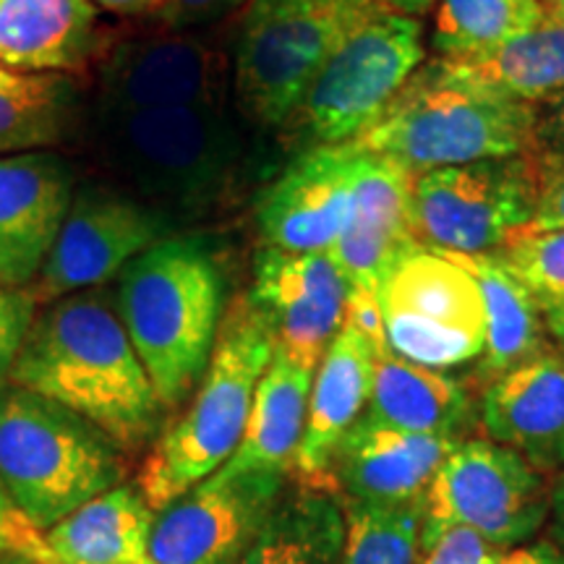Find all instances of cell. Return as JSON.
Segmentation results:
<instances>
[{
	"label": "cell",
	"mask_w": 564,
	"mask_h": 564,
	"mask_svg": "<svg viewBox=\"0 0 564 564\" xmlns=\"http://www.w3.org/2000/svg\"><path fill=\"white\" fill-rule=\"evenodd\" d=\"M9 382L82 415L121 449L144 447L165 411L110 288L45 303Z\"/></svg>",
	"instance_id": "6da1fadb"
},
{
	"label": "cell",
	"mask_w": 564,
	"mask_h": 564,
	"mask_svg": "<svg viewBox=\"0 0 564 564\" xmlns=\"http://www.w3.org/2000/svg\"><path fill=\"white\" fill-rule=\"evenodd\" d=\"M118 316L160 405L175 411L207 371L225 308V278L207 238L171 236L139 253L112 288Z\"/></svg>",
	"instance_id": "7a4b0ae2"
},
{
	"label": "cell",
	"mask_w": 564,
	"mask_h": 564,
	"mask_svg": "<svg viewBox=\"0 0 564 564\" xmlns=\"http://www.w3.org/2000/svg\"><path fill=\"white\" fill-rule=\"evenodd\" d=\"M274 356V337L249 295L223 314L215 348L192 403L160 434L139 474V491L154 512L183 497L236 455L253 394Z\"/></svg>",
	"instance_id": "3957f363"
},
{
	"label": "cell",
	"mask_w": 564,
	"mask_h": 564,
	"mask_svg": "<svg viewBox=\"0 0 564 564\" xmlns=\"http://www.w3.org/2000/svg\"><path fill=\"white\" fill-rule=\"evenodd\" d=\"M123 484L121 447L82 415L24 387H0V489L45 533Z\"/></svg>",
	"instance_id": "277c9868"
},
{
	"label": "cell",
	"mask_w": 564,
	"mask_h": 564,
	"mask_svg": "<svg viewBox=\"0 0 564 564\" xmlns=\"http://www.w3.org/2000/svg\"><path fill=\"white\" fill-rule=\"evenodd\" d=\"M97 144L144 204L171 220L207 212L241 160V133L225 102L97 116Z\"/></svg>",
	"instance_id": "5b68a950"
},
{
	"label": "cell",
	"mask_w": 564,
	"mask_h": 564,
	"mask_svg": "<svg viewBox=\"0 0 564 564\" xmlns=\"http://www.w3.org/2000/svg\"><path fill=\"white\" fill-rule=\"evenodd\" d=\"M356 144L408 173L539 152L535 105L447 82L429 63Z\"/></svg>",
	"instance_id": "8992f818"
},
{
	"label": "cell",
	"mask_w": 564,
	"mask_h": 564,
	"mask_svg": "<svg viewBox=\"0 0 564 564\" xmlns=\"http://www.w3.org/2000/svg\"><path fill=\"white\" fill-rule=\"evenodd\" d=\"M373 0H249L232 58V87L251 123L285 126L316 74L361 21Z\"/></svg>",
	"instance_id": "52a82bcc"
},
{
	"label": "cell",
	"mask_w": 564,
	"mask_h": 564,
	"mask_svg": "<svg viewBox=\"0 0 564 564\" xmlns=\"http://www.w3.org/2000/svg\"><path fill=\"white\" fill-rule=\"evenodd\" d=\"M423 26L415 17L373 11L316 74L288 123L306 147L350 144L377 121L423 61Z\"/></svg>",
	"instance_id": "ba28073f"
},
{
	"label": "cell",
	"mask_w": 564,
	"mask_h": 564,
	"mask_svg": "<svg viewBox=\"0 0 564 564\" xmlns=\"http://www.w3.org/2000/svg\"><path fill=\"white\" fill-rule=\"evenodd\" d=\"M541 152L413 175L411 215L421 249L494 253L531 223Z\"/></svg>",
	"instance_id": "9c48e42d"
},
{
	"label": "cell",
	"mask_w": 564,
	"mask_h": 564,
	"mask_svg": "<svg viewBox=\"0 0 564 564\" xmlns=\"http://www.w3.org/2000/svg\"><path fill=\"white\" fill-rule=\"evenodd\" d=\"M552 486L525 457L491 440H463L423 497L421 554L449 528H474L499 552L523 546L549 520Z\"/></svg>",
	"instance_id": "30bf717a"
},
{
	"label": "cell",
	"mask_w": 564,
	"mask_h": 564,
	"mask_svg": "<svg viewBox=\"0 0 564 564\" xmlns=\"http://www.w3.org/2000/svg\"><path fill=\"white\" fill-rule=\"evenodd\" d=\"M387 348L426 369L478 361L486 348L484 301L476 280L442 251L405 257L379 291Z\"/></svg>",
	"instance_id": "8fae6325"
},
{
	"label": "cell",
	"mask_w": 564,
	"mask_h": 564,
	"mask_svg": "<svg viewBox=\"0 0 564 564\" xmlns=\"http://www.w3.org/2000/svg\"><path fill=\"white\" fill-rule=\"evenodd\" d=\"M285 489V474L223 465L154 514L150 562L241 564Z\"/></svg>",
	"instance_id": "7c38bea8"
},
{
	"label": "cell",
	"mask_w": 564,
	"mask_h": 564,
	"mask_svg": "<svg viewBox=\"0 0 564 564\" xmlns=\"http://www.w3.org/2000/svg\"><path fill=\"white\" fill-rule=\"evenodd\" d=\"M173 236V220L133 196L100 186L74 194L51 257L34 280L37 306L105 288L139 253Z\"/></svg>",
	"instance_id": "4fadbf2b"
},
{
	"label": "cell",
	"mask_w": 564,
	"mask_h": 564,
	"mask_svg": "<svg viewBox=\"0 0 564 564\" xmlns=\"http://www.w3.org/2000/svg\"><path fill=\"white\" fill-rule=\"evenodd\" d=\"M249 299L274 337V350L316 369L345 322L348 285L329 253L264 246Z\"/></svg>",
	"instance_id": "5bb4252c"
},
{
	"label": "cell",
	"mask_w": 564,
	"mask_h": 564,
	"mask_svg": "<svg viewBox=\"0 0 564 564\" xmlns=\"http://www.w3.org/2000/svg\"><path fill=\"white\" fill-rule=\"evenodd\" d=\"M228 58L194 34H154L121 42L100 70L97 116L171 105L225 102Z\"/></svg>",
	"instance_id": "9a60e30c"
},
{
	"label": "cell",
	"mask_w": 564,
	"mask_h": 564,
	"mask_svg": "<svg viewBox=\"0 0 564 564\" xmlns=\"http://www.w3.org/2000/svg\"><path fill=\"white\" fill-rule=\"evenodd\" d=\"M361 150L356 141L308 147L259 196L257 223L264 246L293 253H327L350 217L352 181Z\"/></svg>",
	"instance_id": "2e32d148"
},
{
	"label": "cell",
	"mask_w": 564,
	"mask_h": 564,
	"mask_svg": "<svg viewBox=\"0 0 564 564\" xmlns=\"http://www.w3.org/2000/svg\"><path fill=\"white\" fill-rule=\"evenodd\" d=\"M76 175L66 158L34 150L0 158V285L30 288L58 241Z\"/></svg>",
	"instance_id": "e0dca14e"
},
{
	"label": "cell",
	"mask_w": 564,
	"mask_h": 564,
	"mask_svg": "<svg viewBox=\"0 0 564 564\" xmlns=\"http://www.w3.org/2000/svg\"><path fill=\"white\" fill-rule=\"evenodd\" d=\"M411 188L413 173L361 150L348 225L333 251H327L348 293L379 295L394 267L421 249L413 232Z\"/></svg>",
	"instance_id": "ac0fdd59"
},
{
	"label": "cell",
	"mask_w": 564,
	"mask_h": 564,
	"mask_svg": "<svg viewBox=\"0 0 564 564\" xmlns=\"http://www.w3.org/2000/svg\"><path fill=\"white\" fill-rule=\"evenodd\" d=\"M457 442L463 440L400 432L361 415L337 444L329 478L345 502L415 505Z\"/></svg>",
	"instance_id": "d6986e66"
},
{
	"label": "cell",
	"mask_w": 564,
	"mask_h": 564,
	"mask_svg": "<svg viewBox=\"0 0 564 564\" xmlns=\"http://www.w3.org/2000/svg\"><path fill=\"white\" fill-rule=\"evenodd\" d=\"M154 512L133 484H118L40 533L19 518L11 549L34 564H152Z\"/></svg>",
	"instance_id": "ffe728a7"
},
{
	"label": "cell",
	"mask_w": 564,
	"mask_h": 564,
	"mask_svg": "<svg viewBox=\"0 0 564 564\" xmlns=\"http://www.w3.org/2000/svg\"><path fill=\"white\" fill-rule=\"evenodd\" d=\"M481 423L491 442L539 474L564 470V356L544 348L484 387Z\"/></svg>",
	"instance_id": "44dd1931"
},
{
	"label": "cell",
	"mask_w": 564,
	"mask_h": 564,
	"mask_svg": "<svg viewBox=\"0 0 564 564\" xmlns=\"http://www.w3.org/2000/svg\"><path fill=\"white\" fill-rule=\"evenodd\" d=\"M373 358V345L352 324L343 322V329L316 366L306 426L293 460L295 481L333 484L329 465L337 444L369 405Z\"/></svg>",
	"instance_id": "7402d4cb"
},
{
	"label": "cell",
	"mask_w": 564,
	"mask_h": 564,
	"mask_svg": "<svg viewBox=\"0 0 564 564\" xmlns=\"http://www.w3.org/2000/svg\"><path fill=\"white\" fill-rule=\"evenodd\" d=\"M364 419L400 432L463 440L476 421L474 392L463 379L411 364L384 348L373 358Z\"/></svg>",
	"instance_id": "603a6c76"
},
{
	"label": "cell",
	"mask_w": 564,
	"mask_h": 564,
	"mask_svg": "<svg viewBox=\"0 0 564 564\" xmlns=\"http://www.w3.org/2000/svg\"><path fill=\"white\" fill-rule=\"evenodd\" d=\"M95 47L91 0H0V66L61 76L79 70Z\"/></svg>",
	"instance_id": "cb8c5ba5"
},
{
	"label": "cell",
	"mask_w": 564,
	"mask_h": 564,
	"mask_svg": "<svg viewBox=\"0 0 564 564\" xmlns=\"http://www.w3.org/2000/svg\"><path fill=\"white\" fill-rule=\"evenodd\" d=\"M432 66L447 82L535 105L564 91V24L544 17L531 32L494 51L468 58H436Z\"/></svg>",
	"instance_id": "d4e9b609"
},
{
	"label": "cell",
	"mask_w": 564,
	"mask_h": 564,
	"mask_svg": "<svg viewBox=\"0 0 564 564\" xmlns=\"http://www.w3.org/2000/svg\"><path fill=\"white\" fill-rule=\"evenodd\" d=\"M476 280L484 301L486 348L470 382L491 384L505 371L546 348L544 312L535 295L502 264L497 253H447Z\"/></svg>",
	"instance_id": "484cf974"
},
{
	"label": "cell",
	"mask_w": 564,
	"mask_h": 564,
	"mask_svg": "<svg viewBox=\"0 0 564 564\" xmlns=\"http://www.w3.org/2000/svg\"><path fill=\"white\" fill-rule=\"evenodd\" d=\"M314 373L316 369L274 350L257 384L243 440L225 465L236 470L293 474V460L306 426Z\"/></svg>",
	"instance_id": "4316f807"
},
{
	"label": "cell",
	"mask_w": 564,
	"mask_h": 564,
	"mask_svg": "<svg viewBox=\"0 0 564 564\" xmlns=\"http://www.w3.org/2000/svg\"><path fill=\"white\" fill-rule=\"evenodd\" d=\"M345 510L335 484L299 481L278 507L241 564H340Z\"/></svg>",
	"instance_id": "83f0119b"
},
{
	"label": "cell",
	"mask_w": 564,
	"mask_h": 564,
	"mask_svg": "<svg viewBox=\"0 0 564 564\" xmlns=\"http://www.w3.org/2000/svg\"><path fill=\"white\" fill-rule=\"evenodd\" d=\"M74 100L76 91L63 76L0 66V158L58 144Z\"/></svg>",
	"instance_id": "f1b7e54d"
},
{
	"label": "cell",
	"mask_w": 564,
	"mask_h": 564,
	"mask_svg": "<svg viewBox=\"0 0 564 564\" xmlns=\"http://www.w3.org/2000/svg\"><path fill=\"white\" fill-rule=\"evenodd\" d=\"M544 17L541 0H440L432 42L442 58H468L531 32Z\"/></svg>",
	"instance_id": "f546056e"
},
{
	"label": "cell",
	"mask_w": 564,
	"mask_h": 564,
	"mask_svg": "<svg viewBox=\"0 0 564 564\" xmlns=\"http://www.w3.org/2000/svg\"><path fill=\"white\" fill-rule=\"evenodd\" d=\"M343 510L340 564H419L423 502L382 507L343 499Z\"/></svg>",
	"instance_id": "4dcf8cb0"
},
{
	"label": "cell",
	"mask_w": 564,
	"mask_h": 564,
	"mask_svg": "<svg viewBox=\"0 0 564 564\" xmlns=\"http://www.w3.org/2000/svg\"><path fill=\"white\" fill-rule=\"evenodd\" d=\"M494 253L535 295L539 306L564 299V228L512 238Z\"/></svg>",
	"instance_id": "1f68e13d"
},
{
	"label": "cell",
	"mask_w": 564,
	"mask_h": 564,
	"mask_svg": "<svg viewBox=\"0 0 564 564\" xmlns=\"http://www.w3.org/2000/svg\"><path fill=\"white\" fill-rule=\"evenodd\" d=\"M34 316H37V301L32 288L0 285V387L9 382Z\"/></svg>",
	"instance_id": "d6a6232c"
},
{
	"label": "cell",
	"mask_w": 564,
	"mask_h": 564,
	"mask_svg": "<svg viewBox=\"0 0 564 564\" xmlns=\"http://www.w3.org/2000/svg\"><path fill=\"white\" fill-rule=\"evenodd\" d=\"M502 554L474 528L455 525L423 552L421 564H494Z\"/></svg>",
	"instance_id": "836d02e7"
},
{
	"label": "cell",
	"mask_w": 564,
	"mask_h": 564,
	"mask_svg": "<svg viewBox=\"0 0 564 564\" xmlns=\"http://www.w3.org/2000/svg\"><path fill=\"white\" fill-rule=\"evenodd\" d=\"M556 228H564V158H552V154L541 152L539 202H535L531 223L514 238Z\"/></svg>",
	"instance_id": "e575fe53"
},
{
	"label": "cell",
	"mask_w": 564,
	"mask_h": 564,
	"mask_svg": "<svg viewBox=\"0 0 564 564\" xmlns=\"http://www.w3.org/2000/svg\"><path fill=\"white\" fill-rule=\"evenodd\" d=\"M249 0H162L160 17L167 26H199L225 17Z\"/></svg>",
	"instance_id": "d590c367"
},
{
	"label": "cell",
	"mask_w": 564,
	"mask_h": 564,
	"mask_svg": "<svg viewBox=\"0 0 564 564\" xmlns=\"http://www.w3.org/2000/svg\"><path fill=\"white\" fill-rule=\"evenodd\" d=\"M535 141L539 152L564 158V91L546 97L535 108Z\"/></svg>",
	"instance_id": "8d00e7d4"
},
{
	"label": "cell",
	"mask_w": 564,
	"mask_h": 564,
	"mask_svg": "<svg viewBox=\"0 0 564 564\" xmlns=\"http://www.w3.org/2000/svg\"><path fill=\"white\" fill-rule=\"evenodd\" d=\"M494 564H564V549L554 539H539L531 544L507 549Z\"/></svg>",
	"instance_id": "74e56055"
},
{
	"label": "cell",
	"mask_w": 564,
	"mask_h": 564,
	"mask_svg": "<svg viewBox=\"0 0 564 564\" xmlns=\"http://www.w3.org/2000/svg\"><path fill=\"white\" fill-rule=\"evenodd\" d=\"M549 528H552V539L564 549V470L556 474L549 494Z\"/></svg>",
	"instance_id": "f35d334b"
},
{
	"label": "cell",
	"mask_w": 564,
	"mask_h": 564,
	"mask_svg": "<svg viewBox=\"0 0 564 564\" xmlns=\"http://www.w3.org/2000/svg\"><path fill=\"white\" fill-rule=\"evenodd\" d=\"M91 3L100 6L105 11L121 13V17H133V13L160 11L162 0H91Z\"/></svg>",
	"instance_id": "ab89813d"
},
{
	"label": "cell",
	"mask_w": 564,
	"mask_h": 564,
	"mask_svg": "<svg viewBox=\"0 0 564 564\" xmlns=\"http://www.w3.org/2000/svg\"><path fill=\"white\" fill-rule=\"evenodd\" d=\"M377 6H382L387 11L405 13V17H421L434 6V0H373Z\"/></svg>",
	"instance_id": "60d3db41"
},
{
	"label": "cell",
	"mask_w": 564,
	"mask_h": 564,
	"mask_svg": "<svg viewBox=\"0 0 564 564\" xmlns=\"http://www.w3.org/2000/svg\"><path fill=\"white\" fill-rule=\"evenodd\" d=\"M541 312H544L546 327L552 329V335L562 343V348H564V299L544 303V306H541Z\"/></svg>",
	"instance_id": "b9f144b4"
},
{
	"label": "cell",
	"mask_w": 564,
	"mask_h": 564,
	"mask_svg": "<svg viewBox=\"0 0 564 564\" xmlns=\"http://www.w3.org/2000/svg\"><path fill=\"white\" fill-rule=\"evenodd\" d=\"M17 518L19 514L11 510L9 499H6L3 489H0V552H3V549H11V533L13 525H17Z\"/></svg>",
	"instance_id": "7bdbcfd3"
},
{
	"label": "cell",
	"mask_w": 564,
	"mask_h": 564,
	"mask_svg": "<svg viewBox=\"0 0 564 564\" xmlns=\"http://www.w3.org/2000/svg\"><path fill=\"white\" fill-rule=\"evenodd\" d=\"M541 3H544L546 17H552L564 24V0H541Z\"/></svg>",
	"instance_id": "ee69618b"
},
{
	"label": "cell",
	"mask_w": 564,
	"mask_h": 564,
	"mask_svg": "<svg viewBox=\"0 0 564 564\" xmlns=\"http://www.w3.org/2000/svg\"><path fill=\"white\" fill-rule=\"evenodd\" d=\"M9 564H34V562H26V560H21V556H19V560H13V562H9Z\"/></svg>",
	"instance_id": "f6af8a7d"
}]
</instances>
